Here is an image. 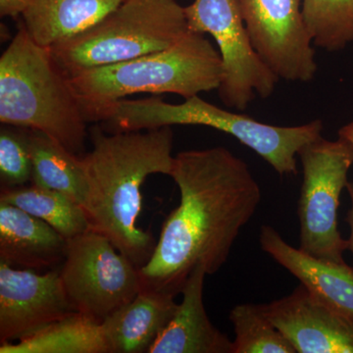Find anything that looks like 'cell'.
Segmentation results:
<instances>
[{"instance_id": "obj_1", "label": "cell", "mask_w": 353, "mask_h": 353, "mask_svg": "<svg viewBox=\"0 0 353 353\" xmlns=\"http://www.w3.org/2000/svg\"><path fill=\"white\" fill-rule=\"evenodd\" d=\"M171 178L178 208L162 225L154 252L139 269L141 290L182 294L196 265L213 275L226 264L261 201L248 165L223 146L178 153Z\"/></svg>"}, {"instance_id": "obj_2", "label": "cell", "mask_w": 353, "mask_h": 353, "mask_svg": "<svg viewBox=\"0 0 353 353\" xmlns=\"http://www.w3.org/2000/svg\"><path fill=\"white\" fill-rule=\"evenodd\" d=\"M92 152L83 155L88 180L85 210L92 229L108 236L141 268L154 252L152 234L138 226L141 185L148 176H171L175 157L171 127L145 131H90Z\"/></svg>"}, {"instance_id": "obj_3", "label": "cell", "mask_w": 353, "mask_h": 353, "mask_svg": "<svg viewBox=\"0 0 353 353\" xmlns=\"http://www.w3.org/2000/svg\"><path fill=\"white\" fill-rule=\"evenodd\" d=\"M0 122L38 130L83 157L88 122L70 77L21 21L0 57Z\"/></svg>"}, {"instance_id": "obj_4", "label": "cell", "mask_w": 353, "mask_h": 353, "mask_svg": "<svg viewBox=\"0 0 353 353\" xmlns=\"http://www.w3.org/2000/svg\"><path fill=\"white\" fill-rule=\"evenodd\" d=\"M90 120L103 123L106 132L145 131L174 125L219 130L248 146L282 176L296 175V155L306 143L321 137L323 123L315 120L294 127L265 124L250 116L230 112L199 95L172 104L160 97L110 102L90 109Z\"/></svg>"}, {"instance_id": "obj_5", "label": "cell", "mask_w": 353, "mask_h": 353, "mask_svg": "<svg viewBox=\"0 0 353 353\" xmlns=\"http://www.w3.org/2000/svg\"><path fill=\"white\" fill-rule=\"evenodd\" d=\"M223 74L219 50L203 34L189 31L166 50L83 70L70 80L83 111L141 92L190 99L218 90Z\"/></svg>"}, {"instance_id": "obj_6", "label": "cell", "mask_w": 353, "mask_h": 353, "mask_svg": "<svg viewBox=\"0 0 353 353\" xmlns=\"http://www.w3.org/2000/svg\"><path fill=\"white\" fill-rule=\"evenodd\" d=\"M189 31L185 7L176 0H124L90 29L50 50L71 77L166 50Z\"/></svg>"}, {"instance_id": "obj_7", "label": "cell", "mask_w": 353, "mask_h": 353, "mask_svg": "<svg viewBox=\"0 0 353 353\" xmlns=\"http://www.w3.org/2000/svg\"><path fill=\"white\" fill-rule=\"evenodd\" d=\"M303 179L299 201L301 245L310 256L333 263H345L347 240L339 230L341 192L347 189L353 164L352 146L345 139L321 137L299 150Z\"/></svg>"}, {"instance_id": "obj_8", "label": "cell", "mask_w": 353, "mask_h": 353, "mask_svg": "<svg viewBox=\"0 0 353 353\" xmlns=\"http://www.w3.org/2000/svg\"><path fill=\"white\" fill-rule=\"evenodd\" d=\"M59 269L77 312L99 323L131 303L141 290L138 267L94 229L68 241Z\"/></svg>"}, {"instance_id": "obj_9", "label": "cell", "mask_w": 353, "mask_h": 353, "mask_svg": "<svg viewBox=\"0 0 353 353\" xmlns=\"http://www.w3.org/2000/svg\"><path fill=\"white\" fill-rule=\"evenodd\" d=\"M185 13L190 32L217 43L224 68L217 90L225 106L243 111L256 95L271 97L279 78L253 48L234 0H194Z\"/></svg>"}, {"instance_id": "obj_10", "label": "cell", "mask_w": 353, "mask_h": 353, "mask_svg": "<svg viewBox=\"0 0 353 353\" xmlns=\"http://www.w3.org/2000/svg\"><path fill=\"white\" fill-rule=\"evenodd\" d=\"M257 54L279 79L307 83L317 73L303 0H234Z\"/></svg>"}, {"instance_id": "obj_11", "label": "cell", "mask_w": 353, "mask_h": 353, "mask_svg": "<svg viewBox=\"0 0 353 353\" xmlns=\"http://www.w3.org/2000/svg\"><path fill=\"white\" fill-rule=\"evenodd\" d=\"M59 268L39 273L0 260V343L23 340L77 312Z\"/></svg>"}, {"instance_id": "obj_12", "label": "cell", "mask_w": 353, "mask_h": 353, "mask_svg": "<svg viewBox=\"0 0 353 353\" xmlns=\"http://www.w3.org/2000/svg\"><path fill=\"white\" fill-rule=\"evenodd\" d=\"M264 308L296 353H353V317L329 307L303 285Z\"/></svg>"}, {"instance_id": "obj_13", "label": "cell", "mask_w": 353, "mask_h": 353, "mask_svg": "<svg viewBox=\"0 0 353 353\" xmlns=\"http://www.w3.org/2000/svg\"><path fill=\"white\" fill-rule=\"evenodd\" d=\"M260 246L323 303L353 317V267L310 256L283 239L275 228L260 229Z\"/></svg>"}, {"instance_id": "obj_14", "label": "cell", "mask_w": 353, "mask_h": 353, "mask_svg": "<svg viewBox=\"0 0 353 353\" xmlns=\"http://www.w3.org/2000/svg\"><path fill=\"white\" fill-rule=\"evenodd\" d=\"M68 240L48 223L17 206L0 201V260L41 272L57 269L66 256Z\"/></svg>"}, {"instance_id": "obj_15", "label": "cell", "mask_w": 353, "mask_h": 353, "mask_svg": "<svg viewBox=\"0 0 353 353\" xmlns=\"http://www.w3.org/2000/svg\"><path fill=\"white\" fill-rule=\"evenodd\" d=\"M203 265H196L182 290L183 301L148 353H233V341L209 320L203 303Z\"/></svg>"}, {"instance_id": "obj_16", "label": "cell", "mask_w": 353, "mask_h": 353, "mask_svg": "<svg viewBox=\"0 0 353 353\" xmlns=\"http://www.w3.org/2000/svg\"><path fill=\"white\" fill-rule=\"evenodd\" d=\"M176 308L173 294L141 290L131 303L101 322L108 353H148Z\"/></svg>"}, {"instance_id": "obj_17", "label": "cell", "mask_w": 353, "mask_h": 353, "mask_svg": "<svg viewBox=\"0 0 353 353\" xmlns=\"http://www.w3.org/2000/svg\"><path fill=\"white\" fill-rule=\"evenodd\" d=\"M124 0H32L21 23L34 43L51 48L85 32Z\"/></svg>"}, {"instance_id": "obj_18", "label": "cell", "mask_w": 353, "mask_h": 353, "mask_svg": "<svg viewBox=\"0 0 353 353\" xmlns=\"http://www.w3.org/2000/svg\"><path fill=\"white\" fill-rule=\"evenodd\" d=\"M32 164V185L57 190L85 208L88 180L83 157L74 154L38 130L27 129Z\"/></svg>"}, {"instance_id": "obj_19", "label": "cell", "mask_w": 353, "mask_h": 353, "mask_svg": "<svg viewBox=\"0 0 353 353\" xmlns=\"http://www.w3.org/2000/svg\"><path fill=\"white\" fill-rule=\"evenodd\" d=\"M0 353H108L101 323L75 312L17 343H1Z\"/></svg>"}, {"instance_id": "obj_20", "label": "cell", "mask_w": 353, "mask_h": 353, "mask_svg": "<svg viewBox=\"0 0 353 353\" xmlns=\"http://www.w3.org/2000/svg\"><path fill=\"white\" fill-rule=\"evenodd\" d=\"M0 201L17 206L36 216L68 241L92 229L85 208L57 190L43 189L34 185L1 189Z\"/></svg>"}, {"instance_id": "obj_21", "label": "cell", "mask_w": 353, "mask_h": 353, "mask_svg": "<svg viewBox=\"0 0 353 353\" xmlns=\"http://www.w3.org/2000/svg\"><path fill=\"white\" fill-rule=\"evenodd\" d=\"M229 319L236 334L233 353H296L269 319L264 303L239 304L232 309Z\"/></svg>"}, {"instance_id": "obj_22", "label": "cell", "mask_w": 353, "mask_h": 353, "mask_svg": "<svg viewBox=\"0 0 353 353\" xmlns=\"http://www.w3.org/2000/svg\"><path fill=\"white\" fill-rule=\"evenodd\" d=\"M303 15L322 50L333 52L353 43V0H303Z\"/></svg>"}, {"instance_id": "obj_23", "label": "cell", "mask_w": 353, "mask_h": 353, "mask_svg": "<svg viewBox=\"0 0 353 353\" xmlns=\"http://www.w3.org/2000/svg\"><path fill=\"white\" fill-rule=\"evenodd\" d=\"M32 175L27 129L3 125L0 130L1 189L24 187L32 182Z\"/></svg>"}, {"instance_id": "obj_24", "label": "cell", "mask_w": 353, "mask_h": 353, "mask_svg": "<svg viewBox=\"0 0 353 353\" xmlns=\"http://www.w3.org/2000/svg\"><path fill=\"white\" fill-rule=\"evenodd\" d=\"M32 0H0V16L13 19L22 16Z\"/></svg>"}, {"instance_id": "obj_25", "label": "cell", "mask_w": 353, "mask_h": 353, "mask_svg": "<svg viewBox=\"0 0 353 353\" xmlns=\"http://www.w3.org/2000/svg\"><path fill=\"white\" fill-rule=\"evenodd\" d=\"M347 190L350 199V209L348 210L347 219H345L347 220L348 227H350V238H348L347 240V250L352 253L353 259V182H348Z\"/></svg>"}, {"instance_id": "obj_26", "label": "cell", "mask_w": 353, "mask_h": 353, "mask_svg": "<svg viewBox=\"0 0 353 353\" xmlns=\"http://www.w3.org/2000/svg\"><path fill=\"white\" fill-rule=\"evenodd\" d=\"M339 138L347 141L353 148V122L348 123V124L341 128L340 131H339Z\"/></svg>"}]
</instances>
